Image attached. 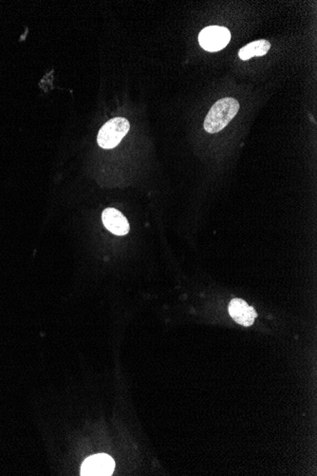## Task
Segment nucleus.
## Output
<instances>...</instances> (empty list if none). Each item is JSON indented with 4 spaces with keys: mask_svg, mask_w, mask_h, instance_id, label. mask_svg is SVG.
Masks as SVG:
<instances>
[{
    "mask_svg": "<svg viewBox=\"0 0 317 476\" xmlns=\"http://www.w3.org/2000/svg\"><path fill=\"white\" fill-rule=\"evenodd\" d=\"M239 109V103L234 98H222L212 107L206 121L204 129L209 133H217L230 123Z\"/></svg>",
    "mask_w": 317,
    "mask_h": 476,
    "instance_id": "f257e3e1",
    "label": "nucleus"
},
{
    "mask_svg": "<svg viewBox=\"0 0 317 476\" xmlns=\"http://www.w3.org/2000/svg\"><path fill=\"white\" fill-rule=\"evenodd\" d=\"M131 129V125L126 118L117 117L111 119L102 127L99 131L97 141L101 148L111 149L118 146Z\"/></svg>",
    "mask_w": 317,
    "mask_h": 476,
    "instance_id": "f03ea898",
    "label": "nucleus"
},
{
    "mask_svg": "<svg viewBox=\"0 0 317 476\" xmlns=\"http://www.w3.org/2000/svg\"><path fill=\"white\" fill-rule=\"evenodd\" d=\"M231 39L230 31L226 27L209 26L199 36V45L207 52H219L226 48Z\"/></svg>",
    "mask_w": 317,
    "mask_h": 476,
    "instance_id": "7ed1b4c3",
    "label": "nucleus"
},
{
    "mask_svg": "<svg viewBox=\"0 0 317 476\" xmlns=\"http://www.w3.org/2000/svg\"><path fill=\"white\" fill-rule=\"evenodd\" d=\"M116 463L111 456L101 453L92 455L84 461L81 468V475L109 476L114 472Z\"/></svg>",
    "mask_w": 317,
    "mask_h": 476,
    "instance_id": "20e7f679",
    "label": "nucleus"
},
{
    "mask_svg": "<svg viewBox=\"0 0 317 476\" xmlns=\"http://www.w3.org/2000/svg\"><path fill=\"white\" fill-rule=\"evenodd\" d=\"M229 313L236 323L246 327L253 325L254 318L258 316L256 310L241 299H234L231 301L229 304Z\"/></svg>",
    "mask_w": 317,
    "mask_h": 476,
    "instance_id": "39448f33",
    "label": "nucleus"
},
{
    "mask_svg": "<svg viewBox=\"0 0 317 476\" xmlns=\"http://www.w3.org/2000/svg\"><path fill=\"white\" fill-rule=\"evenodd\" d=\"M102 221L107 230L117 236L127 235L129 224L126 217L116 208H106L102 214Z\"/></svg>",
    "mask_w": 317,
    "mask_h": 476,
    "instance_id": "423d86ee",
    "label": "nucleus"
},
{
    "mask_svg": "<svg viewBox=\"0 0 317 476\" xmlns=\"http://www.w3.org/2000/svg\"><path fill=\"white\" fill-rule=\"evenodd\" d=\"M270 48H271L270 42L261 39V41L252 42V43H249L239 50V56L241 61H249L254 56H265Z\"/></svg>",
    "mask_w": 317,
    "mask_h": 476,
    "instance_id": "0eeeda50",
    "label": "nucleus"
}]
</instances>
